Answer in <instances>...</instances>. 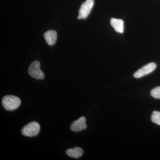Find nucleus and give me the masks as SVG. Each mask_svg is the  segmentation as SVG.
<instances>
[{
  "label": "nucleus",
  "instance_id": "obj_1",
  "mask_svg": "<svg viewBox=\"0 0 160 160\" xmlns=\"http://www.w3.org/2000/svg\"><path fill=\"white\" fill-rule=\"evenodd\" d=\"M21 103L20 98L13 95H6L2 99L3 107L8 111H12L17 109Z\"/></svg>",
  "mask_w": 160,
  "mask_h": 160
},
{
  "label": "nucleus",
  "instance_id": "obj_2",
  "mask_svg": "<svg viewBox=\"0 0 160 160\" xmlns=\"http://www.w3.org/2000/svg\"><path fill=\"white\" fill-rule=\"evenodd\" d=\"M40 130V126L39 123L37 122H32L24 126L21 132L25 136L32 137L37 135Z\"/></svg>",
  "mask_w": 160,
  "mask_h": 160
},
{
  "label": "nucleus",
  "instance_id": "obj_3",
  "mask_svg": "<svg viewBox=\"0 0 160 160\" xmlns=\"http://www.w3.org/2000/svg\"><path fill=\"white\" fill-rule=\"evenodd\" d=\"M28 73L30 76L38 80L43 79L45 77L44 72L40 69V63L35 61L31 63L28 69Z\"/></svg>",
  "mask_w": 160,
  "mask_h": 160
},
{
  "label": "nucleus",
  "instance_id": "obj_4",
  "mask_svg": "<svg viewBox=\"0 0 160 160\" xmlns=\"http://www.w3.org/2000/svg\"><path fill=\"white\" fill-rule=\"evenodd\" d=\"M94 5V0H86L81 5L79 10V16L82 19L88 17Z\"/></svg>",
  "mask_w": 160,
  "mask_h": 160
},
{
  "label": "nucleus",
  "instance_id": "obj_5",
  "mask_svg": "<svg viewBox=\"0 0 160 160\" xmlns=\"http://www.w3.org/2000/svg\"><path fill=\"white\" fill-rule=\"evenodd\" d=\"M156 64L155 63H149L136 72L133 74V76L136 78L143 77L144 76L149 74L154 71V69L156 68Z\"/></svg>",
  "mask_w": 160,
  "mask_h": 160
},
{
  "label": "nucleus",
  "instance_id": "obj_6",
  "mask_svg": "<svg viewBox=\"0 0 160 160\" xmlns=\"http://www.w3.org/2000/svg\"><path fill=\"white\" fill-rule=\"evenodd\" d=\"M86 118L85 117H81L78 119L74 121L70 126L72 131L78 132L86 129Z\"/></svg>",
  "mask_w": 160,
  "mask_h": 160
},
{
  "label": "nucleus",
  "instance_id": "obj_7",
  "mask_svg": "<svg viewBox=\"0 0 160 160\" xmlns=\"http://www.w3.org/2000/svg\"><path fill=\"white\" fill-rule=\"evenodd\" d=\"M44 38L46 42L49 46H52L55 44L57 39V33L53 30H50L44 33Z\"/></svg>",
  "mask_w": 160,
  "mask_h": 160
},
{
  "label": "nucleus",
  "instance_id": "obj_8",
  "mask_svg": "<svg viewBox=\"0 0 160 160\" xmlns=\"http://www.w3.org/2000/svg\"><path fill=\"white\" fill-rule=\"evenodd\" d=\"M110 24L117 32L123 33L124 32V22L122 20L112 18L110 20Z\"/></svg>",
  "mask_w": 160,
  "mask_h": 160
},
{
  "label": "nucleus",
  "instance_id": "obj_9",
  "mask_svg": "<svg viewBox=\"0 0 160 160\" xmlns=\"http://www.w3.org/2000/svg\"><path fill=\"white\" fill-rule=\"evenodd\" d=\"M66 153L70 157L78 158L82 155L83 150L79 147H76L71 149H67Z\"/></svg>",
  "mask_w": 160,
  "mask_h": 160
},
{
  "label": "nucleus",
  "instance_id": "obj_10",
  "mask_svg": "<svg viewBox=\"0 0 160 160\" xmlns=\"http://www.w3.org/2000/svg\"><path fill=\"white\" fill-rule=\"evenodd\" d=\"M151 120L152 122L160 126V112L158 111H154L151 115Z\"/></svg>",
  "mask_w": 160,
  "mask_h": 160
},
{
  "label": "nucleus",
  "instance_id": "obj_11",
  "mask_svg": "<svg viewBox=\"0 0 160 160\" xmlns=\"http://www.w3.org/2000/svg\"><path fill=\"white\" fill-rule=\"evenodd\" d=\"M150 94L155 98L160 99V86H158L152 89Z\"/></svg>",
  "mask_w": 160,
  "mask_h": 160
},
{
  "label": "nucleus",
  "instance_id": "obj_12",
  "mask_svg": "<svg viewBox=\"0 0 160 160\" xmlns=\"http://www.w3.org/2000/svg\"><path fill=\"white\" fill-rule=\"evenodd\" d=\"M78 19H82V18L79 16H78Z\"/></svg>",
  "mask_w": 160,
  "mask_h": 160
}]
</instances>
